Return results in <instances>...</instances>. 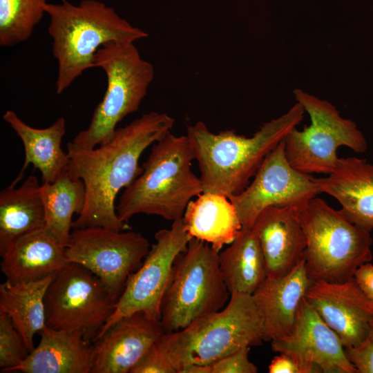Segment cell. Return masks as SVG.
Instances as JSON below:
<instances>
[{"instance_id": "1", "label": "cell", "mask_w": 373, "mask_h": 373, "mask_svg": "<svg viewBox=\"0 0 373 373\" xmlns=\"http://www.w3.org/2000/svg\"><path fill=\"white\" fill-rule=\"evenodd\" d=\"M174 123L166 113L150 112L117 128L108 142L93 149L68 142L67 169L85 186L84 206L73 221V229L100 227L120 231L130 228L117 214V195L142 173L139 160L143 152L170 133Z\"/></svg>"}, {"instance_id": "2", "label": "cell", "mask_w": 373, "mask_h": 373, "mask_svg": "<svg viewBox=\"0 0 373 373\" xmlns=\"http://www.w3.org/2000/svg\"><path fill=\"white\" fill-rule=\"evenodd\" d=\"M298 102L278 118L265 123L251 137L233 130L212 133L202 122L187 127L203 192L229 198L242 191L269 153L303 120Z\"/></svg>"}, {"instance_id": "3", "label": "cell", "mask_w": 373, "mask_h": 373, "mask_svg": "<svg viewBox=\"0 0 373 373\" xmlns=\"http://www.w3.org/2000/svg\"><path fill=\"white\" fill-rule=\"evenodd\" d=\"M46 11L50 17L48 32L52 55L57 62V94L93 68L95 55L104 44L134 43L148 37L113 8L97 0H83L77 5L67 0L48 3Z\"/></svg>"}, {"instance_id": "4", "label": "cell", "mask_w": 373, "mask_h": 373, "mask_svg": "<svg viewBox=\"0 0 373 373\" xmlns=\"http://www.w3.org/2000/svg\"><path fill=\"white\" fill-rule=\"evenodd\" d=\"M195 160L187 135L169 133L155 142L142 173L120 195L116 211L126 222L135 215H155L166 220L182 218L192 198L203 192L200 177L191 170Z\"/></svg>"}, {"instance_id": "5", "label": "cell", "mask_w": 373, "mask_h": 373, "mask_svg": "<svg viewBox=\"0 0 373 373\" xmlns=\"http://www.w3.org/2000/svg\"><path fill=\"white\" fill-rule=\"evenodd\" d=\"M221 310L186 327L165 333L157 341L176 373L192 365H209L242 347L259 345L263 323L253 295L231 293Z\"/></svg>"}, {"instance_id": "6", "label": "cell", "mask_w": 373, "mask_h": 373, "mask_svg": "<svg viewBox=\"0 0 373 373\" xmlns=\"http://www.w3.org/2000/svg\"><path fill=\"white\" fill-rule=\"evenodd\" d=\"M306 239L305 266L310 279L332 283L353 278L372 259L370 231L316 198L295 209Z\"/></svg>"}, {"instance_id": "7", "label": "cell", "mask_w": 373, "mask_h": 373, "mask_svg": "<svg viewBox=\"0 0 373 373\" xmlns=\"http://www.w3.org/2000/svg\"><path fill=\"white\" fill-rule=\"evenodd\" d=\"M95 67L106 74V90L88 127L72 141L86 149L113 138L117 124L138 110L154 77L153 65L142 58L134 43L104 44L95 55Z\"/></svg>"}, {"instance_id": "8", "label": "cell", "mask_w": 373, "mask_h": 373, "mask_svg": "<svg viewBox=\"0 0 373 373\" xmlns=\"http://www.w3.org/2000/svg\"><path fill=\"white\" fill-rule=\"evenodd\" d=\"M218 254L209 244L192 238L178 255L161 303L160 322L165 333L182 329L224 308L230 293Z\"/></svg>"}, {"instance_id": "9", "label": "cell", "mask_w": 373, "mask_h": 373, "mask_svg": "<svg viewBox=\"0 0 373 373\" xmlns=\"http://www.w3.org/2000/svg\"><path fill=\"white\" fill-rule=\"evenodd\" d=\"M293 93L311 121L302 131L294 128L283 139L286 157L295 169L329 175L337 165L340 146L356 153L367 150L366 139L355 122L342 117L333 104L300 89Z\"/></svg>"}, {"instance_id": "10", "label": "cell", "mask_w": 373, "mask_h": 373, "mask_svg": "<svg viewBox=\"0 0 373 373\" xmlns=\"http://www.w3.org/2000/svg\"><path fill=\"white\" fill-rule=\"evenodd\" d=\"M116 303L97 276L82 265L69 262L54 275L46 289V325L80 332L93 342Z\"/></svg>"}, {"instance_id": "11", "label": "cell", "mask_w": 373, "mask_h": 373, "mask_svg": "<svg viewBox=\"0 0 373 373\" xmlns=\"http://www.w3.org/2000/svg\"><path fill=\"white\" fill-rule=\"evenodd\" d=\"M64 249L68 262L93 273L117 301L128 278L147 256L150 245L139 232L97 227L74 229Z\"/></svg>"}, {"instance_id": "12", "label": "cell", "mask_w": 373, "mask_h": 373, "mask_svg": "<svg viewBox=\"0 0 373 373\" xmlns=\"http://www.w3.org/2000/svg\"><path fill=\"white\" fill-rule=\"evenodd\" d=\"M191 238L182 218L173 221L170 229L156 232L155 243L140 267L128 278L113 314L95 338L119 318L135 312H141L152 319L160 321L161 303L173 262Z\"/></svg>"}, {"instance_id": "13", "label": "cell", "mask_w": 373, "mask_h": 373, "mask_svg": "<svg viewBox=\"0 0 373 373\" xmlns=\"http://www.w3.org/2000/svg\"><path fill=\"white\" fill-rule=\"evenodd\" d=\"M314 178L289 162L283 140L266 157L253 181L229 198L242 229H251L259 214L270 207L298 209L319 193Z\"/></svg>"}, {"instance_id": "14", "label": "cell", "mask_w": 373, "mask_h": 373, "mask_svg": "<svg viewBox=\"0 0 373 373\" xmlns=\"http://www.w3.org/2000/svg\"><path fill=\"white\" fill-rule=\"evenodd\" d=\"M271 346L275 352L291 357L301 373H357L338 336L305 298L291 332L271 341Z\"/></svg>"}, {"instance_id": "15", "label": "cell", "mask_w": 373, "mask_h": 373, "mask_svg": "<svg viewBox=\"0 0 373 373\" xmlns=\"http://www.w3.org/2000/svg\"><path fill=\"white\" fill-rule=\"evenodd\" d=\"M305 299L338 336L345 349L367 336L373 321V305L354 277L344 282L314 280Z\"/></svg>"}, {"instance_id": "16", "label": "cell", "mask_w": 373, "mask_h": 373, "mask_svg": "<svg viewBox=\"0 0 373 373\" xmlns=\"http://www.w3.org/2000/svg\"><path fill=\"white\" fill-rule=\"evenodd\" d=\"M165 334L160 320L138 312L119 318L95 338L91 373H128Z\"/></svg>"}, {"instance_id": "17", "label": "cell", "mask_w": 373, "mask_h": 373, "mask_svg": "<svg viewBox=\"0 0 373 373\" xmlns=\"http://www.w3.org/2000/svg\"><path fill=\"white\" fill-rule=\"evenodd\" d=\"M252 228L263 254L267 278L283 277L305 259L306 239L294 208L268 207Z\"/></svg>"}, {"instance_id": "18", "label": "cell", "mask_w": 373, "mask_h": 373, "mask_svg": "<svg viewBox=\"0 0 373 373\" xmlns=\"http://www.w3.org/2000/svg\"><path fill=\"white\" fill-rule=\"evenodd\" d=\"M319 193L332 196L341 213L354 224L373 229V164L355 156L340 157L335 169L315 178Z\"/></svg>"}, {"instance_id": "19", "label": "cell", "mask_w": 373, "mask_h": 373, "mask_svg": "<svg viewBox=\"0 0 373 373\" xmlns=\"http://www.w3.org/2000/svg\"><path fill=\"white\" fill-rule=\"evenodd\" d=\"M312 282L304 259L288 274L267 278L252 294L262 318L264 341L271 342L291 332Z\"/></svg>"}, {"instance_id": "20", "label": "cell", "mask_w": 373, "mask_h": 373, "mask_svg": "<svg viewBox=\"0 0 373 373\" xmlns=\"http://www.w3.org/2000/svg\"><path fill=\"white\" fill-rule=\"evenodd\" d=\"M37 347L10 371L23 373H91L94 345L78 332L51 329L39 332Z\"/></svg>"}, {"instance_id": "21", "label": "cell", "mask_w": 373, "mask_h": 373, "mask_svg": "<svg viewBox=\"0 0 373 373\" xmlns=\"http://www.w3.org/2000/svg\"><path fill=\"white\" fill-rule=\"evenodd\" d=\"M64 249L45 227L35 230L17 238L1 254V271L12 283L55 275L69 263Z\"/></svg>"}, {"instance_id": "22", "label": "cell", "mask_w": 373, "mask_h": 373, "mask_svg": "<svg viewBox=\"0 0 373 373\" xmlns=\"http://www.w3.org/2000/svg\"><path fill=\"white\" fill-rule=\"evenodd\" d=\"M3 119L21 139L24 149L25 160L17 178L10 186H15L23 178L29 164L38 169L42 183L52 182L68 167L69 157L62 150L61 144L66 133V119L60 117L44 128H37L24 122L12 110H8Z\"/></svg>"}, {"instance_id": "23", "label": "cell", "mask_w": 373, "mask_h": 373, "mask_svg": "<svg viewBox=\"0 0 373 373\" xmlns=\"http://www.w3.org/2000/svg\"><path fill=\"white\" fill-rule=\"evenodd\" d=\"M191 238L209 244L220 252L240 234L242 226L235 206L224 195L202 192L188 204L182 216Z\"/></svg>"}, {"instance_id": "24", "label": "cell", "mask_w": 373, "mask_h": 373, "mask_svg": "<svg viewBox=\"0 0 373 373\" xmlns=\"http://www.w3.org/2000/svg\"><path fill=\"white\" fill-rule=\"evenodd\" d=\"M41 186L31 175L19 186L0 193V255L19 237L45 227Z\"/></svg>"}, {"instance_id": "25", "label": "cell", "mask_w": 373, "mask_h": 373, "mask_svg": "<svg viewBox=\"0 0 373 373\" xmlns=\"http://www.w3.org/2000/svg\"><path fill=\"white\" fill-rule=\"evenodd\" d=\"M54 275L42 279L0 285V311L12 320L28 351L34 348V336L46 325L44 296Z\"/></svg>"}, {"instance_id": "26", "label": "cell", "mask_w": 373, "mask_h": 373, "mask_svg": "<svg viewBox=\"0 0 373 373\" xmlns=\"http://www.w3.org/2000/svg\"><path fill=\"white\" fill-rule=\"evenodd\" d=\"M222 278L230 293L253 294L267 277L265 261L253 228L242 229L218 254Z\"/></svg>"}, {"instance_id": "27", "label": "cell", "mask_w": 373, "mask_h": 373, "mask_svg": "<svg viewBox=\"0 0 373 373\" xmlns=\"http://www.w3.org/2000/svg\"><path fill=\"white\" fill-rule=\"evenodd\" d=\"M41 192L45 229L65 248L72 232L73 216L79 215L84 206V184L66 168L54 182L42 183Z\"/></svg>"}, {"instance_id": "28", "label": "cell", "mask_w": 373, "mask_h": 373, "mask_svg": "<svg viewBox=\"0 0 373 373\" xmlns=\"http://www.w3.org/2000/svg\"><path fill=\"white\" fill-rule=\"evenodd\" d=\"M46 0H0V46L26 41L42 19Z\"/></svg>"}, {"instance_id": "29", "label": "cell", "mask_w": 373, "mask_h": 373, "mask_svg": "<svg viewBox=\"0 0 373 373\" xmlns=\"http://www.w3.org/2000/svg\"><path fill=\"white\" fill-rule=\"evenodd\" d=\"M28 351L21 334L10 318L0 311V367L10 372L28 356Z\"/></svg>"}, {"instance_id": "30", "label": "cell", "mask_w": 373, "mask_h": 373, "mask_svg": "<svg viewBox=\"0 0 373 373\" xmlns=\"http://www.w3.org/2000/svg\"><path fill=\"white\" fill-rule=\"evenodd\" d=\"M249 347H242L210 365V373H256L257 367L249 360Z\"/></svg>"}, {"instance_id": "31", "label": "cell", "mask_w": 373, "mask_h": 373, "mask_svg": "<svg viewBox=\"0 0 373 373\" xmlns=\"http://www.w3.org/2000/svg\"><path fill=\"white\" fill-rule=\"evenodd\" d=\"M157 341L149 348L129 373H176Z\"/></svg>"}, {"instance_id": "32", "label": "cell", "mask_w": 373, "mask_h": 373, "mask_svg": "<svg viewBox=\"0 0 373 373\" xmlns=\"http://www.w3.org/2000/svg\"><path fill=\"white\" fill-rule=\"evenodd\" d=\"M345 351L357 373H373V321L365 338L358 345Z\"/></svg>"}, {"instance_id": "33", "label": "cell", "mask_w": 373, "mask_h": 373, "mask_svg": "<svg viewBox=\"0 0 373 373\" xmlns=\"http://www.w3.org/2000/svg\"><path fill=\"white\" fill-rule=\"evenodd\" d=\"M354 277L373 305V265L370 262L362 265L356 269Z\"/></svg>"}, {"instance_id": "34", "label": "cell", "mask_w": 373, "mask_h": 373, "mask_svg": "<svg viewBox=\"0 0 373 373\" xmlns=\"http://www.w3.org/2000/svg\"><path fill=\"white\" fill-rule=\"evenodd\" d=\"M269 373H301L296 362L289 356L279 353L269 365Z\"/></svg>"}]
</instances>
